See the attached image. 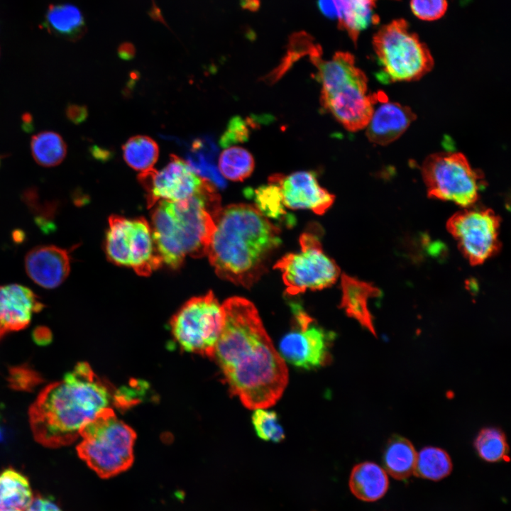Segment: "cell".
<instances>
[{"mask_svg": "<svg viewBox=\"0 0 511 511\" xmlns=\"http://www.w3.org/2000/svg\"><path fill=\"white\" fill-rule=\"evenodd\" d=\"M224 323L213 356L232 394L247 408H268L288 382L286 363L275 349L254 304L233 297L222 304Z\"/></svg>", "mask_w": 511, "mask_h": 511, "instance_id": "6da1fadb", "label": "cell"}, {"mask_svg": "<svg viewBox=\"0 0 511 511\" xmlns=\"http://www.w3.org/2000/svg\"><path fill=\"white\" fill-rule=\"evenodd\" d=\"M110 390L87 363L46 386L29 409L34 438L47 447L68 445L84 426L109 407Z\"/></svg>", "mask_w": 511, "mask_h": 511, "instance_id": "7a4b0ae2", "label": "cell"}, {"mask_svg": "<svg viewBox=\"0 0 511 511\" xmlns=\"http://www.w3.org/2000/svg\"><path fill=\"white\" fill-rule=\"evenodd\" d=\"M280 243V229L256 207L235 204L221 209L207 256L219 278L250 288Z\"/></svg>", "mask_w": 511, "mask_h": 511, "instance_id": "3957f363", "label": "cell"}, {"mask_svg": "<svg viewBox=\"0 0 511 511\" xmlns=\"http://www.w3.org/2000/svg\"><path fill=\"white\" fill-rule=\"evenodd\" d=\"M156 204L151 231L162 262L176 268L187 256H207L222 209L216 187L205 180L201 190L188 199Z\"/></svg>", "mask_w": 511, "mask_h": 511, "instance_id": "277c9868", "label": "cell"}, {"mask_svg": "<svg viewBox=\"0 0 511 511\" xmlns=\"http://www.w3.org/2000/svg\"><path fill=\"white\" fill-rule=\"evenodd\" d=\"M79 456L102 478L126 471L133 462L135 432L108 407L80 432Z\"/></svg>", "mask_w": 511, "mask_h": 511, "instance_id": "5b68a950", "label": "cell"}, {"mask_svg": "<svg viewBox=\"0 0 511 511\" xmlns=\"http://www.w3.org/2000/svg\"><path fill=\"white\" fill-rule=\"evenodd\" d=\"M373 43L384 75L390 82L417 80L434 66L429 50L404 19L382 26Z\"/></svg>", "mask_w": 511, "mask_h": 511, "instance_id": "8992f818", "label": "cell"}, {"mask_svg": "<svg viewBox=\"0 0 511 511\" xmlns=\"http://www.w3.org/2000/svg\"><path fill=\"white\" fill-rule=\"evenodd\" d=\"M421 170L429 197L451 201L464 208L477 201L483 187V175L471 166L463 154H432L425 159Z\"/></svg>", "mask_w": 511, "mask_h": 511, "instance_id": "52a82bcc", "label": "cell"}, {"mask_svg": "<svg viewBox=\"0 0 511 511\" xmlns=\"http://www.w3.org/2000/svg\"><path fill=\"white\" fill-rule=\"evenodd\" d=\"M224 323V312L214 294L192 298L171 320L172 333L182 348L212 358Z\"/></svg>", "mask_w": 511, "mask_h": 511, "instance_id": "ba28073f", "label": "cell"}, {"mask_svg": "<svg viewBox=\"0 0 511 511\" xmlns=\"http://www.w3.org/2000/svg\"><path fill=\"white\" fill-rule=\"evenodd\" d=\"M106 251L112 262L131 268L141 276L149 275L163 263L154 243L151 228L143 218L110 216Z\"/></svg>", "mask_w": 511, "mask_h": 511, "instance_id": "9c48e42d", "label": "cell"}, {"mask_svg": "<svg viewBox=\"0 0 511 511\" xmlns=\"http://www.w3.org/2000/svg\"><path fill=\"white\" fill-rule=\"evenodd\" d=\"M300 243L299 252L284 256L274 266L281 271L287 293L296 295L307 290H322L333 285L340 270L324 253L318 236L304 232Z\"/></svg>", "mask_w": 511, "mask_h": 511, "instance_id": "30bf717a", "label": "cell"}, {"mask_svg": "<svg viewBox=\"0 0 511 511\" xmlns=\"http://www.w3.org/2000/svg\"><path fill=\"white\" fill-rule=\"evenodd\" d=\"M368 79L358 67L322 89L321 104L345 128H365L372 116L378 96L367 94Z\"/></svg>", "mask_w": 511, "mask_h": 511, "instance_id": "8fae6325", "label": "cell"}, {"mask_svg": "<svg viewBox=\"0 0 511 511\" xmlns=\"http://www.w3.org/2000/svg\"><path fill=\"white\" fill-rule=\"evenodd\" d=\"M293 324L280 340L279 353L285 363L310 370L328 363L334 335L325 331L297 303L291 304Z\"/></svg>", "mask_w": 511, "mask_h": 511, "instance_id": "7c38bea8", "label": "cell"}, {"mask_svg": "<svg viewBox=\"0 0 511 511\" xmlns=\"http://www.w3.org/2000/svg\"><path fill=\"white\" fill-rule=\"evenodd\" d=\"M500 216L489 209L467 207L449 219L447 229L466 258L480 265L498 252Z\"/></svg>", "mask_w": 511, "mask_h": 511, "instance_id": "4fadbf2b", "label": "cell"}, {"mask_svg": "<svg viewBox=\"0 0 511 511\" xmlns=\"http://www.w3.org/2000/svg\"><path fill=\"white\" fill-rule=\"evenodd\" d=\"M138 180L146 192L148 208L161 200L178 202L188 199L201 190L206 180L199 177L187 162L174 155L163 169L141 172Z\"/></svg>", "mask_w": 511, "mask_h": 511, "instance_id": "5bb4252c", "label": "cell"}, {"mask_svg": "<svg viewBox=\"0 0 511 511\" xmlns=\"http://www.w3.org/2000/svg\"><path fill=\"white\" fill-rule=\"evenodd\" d=\"M268 182L279 187L285 207L291 209H309L321 215L334 201L335 197L319 186L312 172L277 174Z\"/></svg>", "mask_w": 511, "mask_h": 511, "instance_id": "9a60e30c", "label": "cell"}, {"mask_svg": "<svg viewBox=\"0 0 511 511\" xmlns=\"http://www.w3.org/2000/svg\"><path fill=\"white\" fill-rule=\"evenodd\" d=\"M44 307L40 297L26 286L0 285V341L11 332L26 328L33 314Z\"/></svg>", "mask_w": 511, "mask_h": 511, "instance_id": "2e32d148", "label": "cell"}, {"mask_svg": "<svg viewBox=\"0 0 511 511\" xmlns=\"http://www.w3.org/2000/svg\"><path fill=\"white\" fill-rule=\"evenodd\" d=\"M70 262V250L54 245H40L28 252L24 265L26 273L35 283L53 289L67 278Z\"/></svg>", "mask_w": 511, "mask_h": 511, "instance_id": "e0dca14e", "label": "cell"}, {"mask_svg": "<svg viewBox=\"0 0 511 511\" xmlns=\"http://www.w3.org/2000/svg\"><path fill=\"white\" fill-rule=\"evenodd\" d=\"M375 109L366 128L369 141L386 145L401 136L415 119L410 107L385 100Z\"/></svg>", "mask_w": 511, "mask_h": 511, "instance_id": "ac0fdd59", "label": "cell"}, {"mask_svg": "<svg viewBox=\"0 0 511 511\" xmlns=\"http://www.w3.org/2000/svg\"><path fill=\"white\" fill-rule=\"evenodd\" d=\"M342 298L341 307L347 315L355 319L363 328L376 336L373 317L368 308V300L380 295L374 285L349 277L341 276Z\"/></svg>", "mask_w": 511, "mask_h": 511, "instance_id": "d6986e66", "label": "cell"}, {"mask_svg": "<svg viewBox=\"0 0 511 511\" xmlns=\"http://www.w3.org/2000/svg\"><path fill=\"white\" fill-rule=\"evenodd\" d=\"M348 485L352 494L358 499L374 502L385 495L389 480L383 468L375 463L365 461L352 468Z\"/></svg>", "mask_w": 511, "mask_h": 511, "instance_id": "ffe728a7", "label": "cell"}, {"mask_svg": "<svg viewBox=\"0 0 511 511\" xmlns=\"http://www.w3.org/2000/svg\"><path fill=\"white\" fill-rule=\"evenodd\" d=\"M417 453L407 439L392 435L383 453L385 471L397 480H405L414 474Z\"/></svg>", "mask_w": 511, "mask_h": 511, "instance_id": "44dd1931", "label": "cell"}, {"mask_svg": "<svg viewBox=\"0 0 511 511\" xmlns=\"http://www.w3.org/2000/svg\"><path fill=\"white\" fill-rule=\"evenodd\" d=\"M45 28L52 34L76 40L85 32V21L80 10L72 4L50 5L45 18Z\"/></svg>", "mask_w": 511, "mask_h": 511, "instance_id": "7402d4cb", "label": "cell"}, {"mask_svg": "<svg viewBox=\"0 0 511 511\" xmlns=\"http://www.w3.org/2000/svg\"><path fill=\"white\" fill-rule=\"evenodd\" d=\"M216 154V145L210 138H197L192 143L187 163L199 177L221 189L226 183L214 163Z\"/></svg>", "mask_w": 511, "mask_h": 511, "instance_id": "603a6c76", "label": "cell"}, {"mask_svg": "<svg viewBox=\"0 0 511 511\" xmlns=\"http://www.w3.org/2000/svg\"><path fill=\"white\" fill-rule=\"evenodd\" d=\"M33 497L30 483L23 474L12 468L0 472V511L25 510Z\"/></svg>", "mask_w": 511, "mask_h": 511, "instance_id": "cb8c5ba5", "label": "cell"}, {"mask_svg": "<svg viewBox=\"0 0 511 511\" xmlns=\"http://www.w3.org/2000/svg\"><path fill=\"white\" fill-rule=\"evenodd\" d=\"M376 0H336L337 17L344 28L356 42L361 31L375 22L373 9Z\"/></svg>", "mask_w": 511, "mask_h": 511, "instance_id": "d4e9b609", "label": "cell"}, {"mask_svg": "<svg viewBox=\"0 0 511 511\" xmlns=\"http://www.w3.org/2000/svg\"><path fill=\"white\" fill-rule=\"evenodd\" d=\"M34 160L45 167L60 165L67 155V145L62 137L52 131H45L32 136L30 142Z\"/></svg>", "mask_w": 511, "mask_h": 511, "instance_id": "484cf974", "label": "cell"}, {"mask_svg": "<svg viewBox=\"0 0 511 511\" xmlns=\"http://www.w3.org/2000/svg\"><path fill=\"white\" fill-rule=\"evenodd\" d=\"M123 156L126 164L141 172L153 169L159 155L157 143L146 136H135L123 145Z\"/></svg>", "mask_w": 511, "mask_h": 511, "instance_id": "4316f807", "label": "cell"}, {"mask_svg": "<svg viewBox=\"0 0 511 511\" xmlns=\"http://www.w3.org/2000/svg\"><path fill=\"white\" fill-rule=\"evenodd\" d=\"M451 471V459L446 451L427 446L417 453L413 475L436 481L448 476Z\"/></svg>", "mask_w": 511, "mask_h": 511, "instance_id": "83f0119b", "label": "cell"}, {"mask_svg": "<svg viewBox=\"0 0 511 511\" xmlns=\"http://www.w3.org/2000/svg\"><path fill=\"white\" fill-rule=\"evenodd\" d=\"M474 446L478 456L488 462L509 461V446L499 428L485 427L478 434Z\"/></svg>", "mask_w": 511, "mask_h": 511, "instance_id": "f1b7e54d", "label": "cell"}, {"mask_svg": "<svg viewBox=\"0 0 511 511\" xmlns=\"http://www.w3.org/2000/svg\"><path fill=\"white\" fill-rule=\"evenodd\" d=\"M255 166L251 154L241 147H229L221 153L219 170L227 179L243 181L250 176Z\"/></svg>", "mask_w": 511, "mask_h": 511, "instance_id": "f546056e", "label": "cell"}, {"mask_svg": "<svg viewBox=\"0 0 511 511\" xmlns=\"http://www.w3.org/2000/svg\"><path fill=\"white\" fill-rule=\"evenodd\" d=\"M253 410L251 421L256 435L266 441H282L285 435L279 423L277 413L267 408H257Z\"/></svg>", "mask_w": 511, "mask_h": 511, "instance_id": "4dcf8cb0", "label": "cell"}, {"mask_svg": "<svg viewBox=\"0 0 511 511\" xmlns=\"http://www.w3.org/2000/svg\"><path fill=\"white\" fill-rule=\"evenodd\" d=\"M254 198L258 210L265 216L280 219L285 216V205L279 187L272 183L260 187Z\"/></svg>", "mask_w": 511, "mask_h": 511, "instance_id": "1f68e13d", "label": "cell"}, {"mask_svg": "<svg viewBox=\"0 0 511 511\" xmlns=\"http://www.w3.org/2000/svg\"><path fill=\"white\" fill-rule=\"evenodd\" d=\"M448 7L446 0H411L414 15L423 21H434L442 17Z\"/></svg>", "mask_w": 511, "mask_h": 511, "instance_id": "d6a6232c", "label": "cell"}, {"mask_svg": "<svg viewBox=\"0 0 511 511\" xmlns=\"http://www.w3.org/2000/svg\"><path fill=\"white\" fill-rule=\"evenodd\" d=\"M248 136V129L241 119L233 118L230 121L227 128L220 139L223 147H228L238 142L243 141Z\"/></svg>", "mask_w": 511, "mask_h": 511, "instance_id": "836d02e7", "label": "cell"}, {"mask_svg": "<svg viewBox=\"0 0 511 511\" xmlns=\"http://www.w3.org/2000/svg\"><path fill=\"white\" fill-rule=\"evenodd\" d=\"M10 382L16 389L28 390L40 381L39 376L32 370L16 368L11 370Z\"/></svg>", "mask_w": 511, "mask_h": 511, "instance_id": "e575fe53", "label": "cell"}, {"mask_svg": "<svg viewBox=\"0 0 511 511\" xmlns=\"http://www.w3.org/2000/svg\"><path fill=\"white\" fill-rule=\"evenodd\" d=\"M65 113L67 119L75 125L84 122L88 116L87 108L84 105L76 104H68Z\"/></svg>", "mask_w": 511, "mask_h": 511, "instance_id": "d590c367", "label": "cell"}, {"mask_svg": "<svg viewBox=\"0 0 511 511\" xmlns=\"http://www.w3.org/2000/svg\"><path fill=\"white\" fill-rule=\"evenodd\" d=\"M24 511H62L59 506L51 499L41 496L33 497L32 501Z\"/></svg>", "mask_w": 511, "mask_h": 511, "instance_id": "8d00e7d4", "label": "cell"}, {"mask_svg": "<svg viewBox=\"0 0 511 511\" xmlns=\"http://www.w3.org/2000/svg\"><path fill=\"white\" fill-rule=\"evenodd\" d=\"M34 341L40 345H45L51 340V331L45 326H38L33 331Z\"/></svg>", "mask_w": 511, "mask_h": 511, "instance_id": "74e56055", "label": "cell"}, {"mask_svg": "<svg viewBox=\"0 0 511 511\" xmlns=\"http://www.w3.org/2000/svg\"><path fill=\"white\" fill-rule=\"evenodd\" d=\"M135 50L129 43H124L119 47V57L123 60H130L134 56Z\"/></svg>", "mask_w": 511, "mask_h": 511, "instance_id": "f35d334b", "label": "cell"}, {"mask_svg": "<svg viewBox=\"0 0 511 511\" xmlns=\"http://www.w3.org/2000/svg\"><path fill=\"white\" fill-rule=\"evenodd\" d=\"M21 120L23 130L27 133L31 132L34 128L32 115L28 112L24 113L22 114Z\"/></svg>", "mask_w": 511, "mask_h": 511, "instance_id": "ab89813d", "label": "cell"}, {"mask_svg": "<svg viewBox=\"0 0 511 511\" xmlns=\"http://www.w3.org/2000/svg\"><path fill=\"white\" fill-rule=\"evenodd\" d=\"M23 235L24 234L22 231L16 230L13 233V238L16 243L22 242L24 238Z\"/></svg>", "mask_w": 511, "mask_h": 511, "instance_id": "60d3db41", "label": "cell"}, {"mask_svg": "<svg viewBox=\"0 0 511 511\" xmlns=\"http://www.w3.org/2000/svg\"><path fill=\"white\" fill-rule=\"evenodd\" d=\"M1 511H24V510H19V509H9V510H1Z\"/></svg>", "mask_w": 511, "mask_h": 511, "instance_id": "b9f144b4", "label": "cell"}, {"mask_svg": "<svg viewBox=\"0 0 511 511\" xmlns=\"http://www.w3.org/2000/svg\"><path fill=\"white\" fill-rule=\"evenodd\" d=\"M1 156L0 155V165H1Z\"/></svg>", "mask_w": 511, "mask_h": 511, "instance_id": "7bdbcfd3", "label": "cell"}]
</instances>
